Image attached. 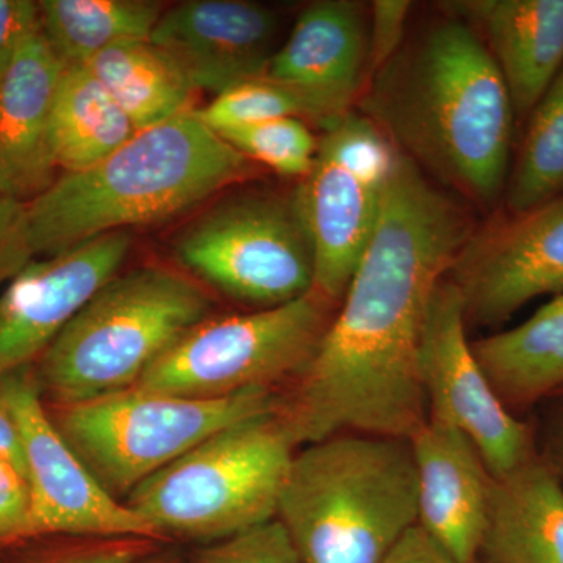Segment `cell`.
<instances>
[{
	"instance_id": "cell-1",
	"label": "cell",
	"mask_w": 563,
	"mask_h": 563,
	"mask_svg": "<svg viewBox=\"0 0 563 563\" xmlns=\"http://www.w3.org/2000/svg\"><path fill=\"white\" fill-rule=\"evenodd\" d=\"M474 232L461 203L399 152L342 307L279 396L295 446L346 432L409 440L424 424L418 354L426 314Z\"/></svg>"
},
{
	"instance_id": "cell-2",
	"label": "cell",
	"mask_w": 563,
	"mask_h": 563,
	"mask_svg": "<svg viewBox=\"0 0 563 563\" xmlns=\"http://www.w3.org/2000/svg\"><path fill=\"white\" fill-rule=\"evenodd\" d=\"M374 76L363 110L393 146L470 201L496 203L509 180L515 111L479 33L446 13Z\"/></svg>"
},
{
	"instance_id": "cell-3",
	"label": "cell",
	"mask_w": 563,
	"mask_h": 563,
	"mask_svg": "<svg viewBox=\"0 0 563 563\" xmlns=\"http://www.w3.org/2000/svg\"><path fill=\"white\" fill-rule=\"evenodd\" d=\"M250 161L196 109L139 131L106 161L63 173L27 203L36 257L58 254L107 233L128 231L187 213L243 179Z\"/></svg>"
},
{
	"instance_id": "cell-4",
	"label": "cell",
	"mask_w": 563,
	"mask_h": 563,
	"mask_svg": "<svg viewBox=\"0 0 563 563\" xmlns=\"http://www.w3.org/2000/svg\"><path fill=\"white\" fill-rule=\"evenodd\" d=\"M277 520L302 563H383L418 525V477L407 439L346 432L295 454Z\"/></svg>"
},
{
	"instance_id": "cell-5",
	"label": "cell",
	"mask_w": 563,
	"mask_h": 563,
	"mask_svg": "<svg viewBox=\"0 0 563 563\" xmlns=\"http://www.w3.org/2000/svg\"><path fill=\"white\" fill-rule=\"evenodd\" d=\"M209 310L202 288L173 269L117 274L32 366L41 398L84 402L135 387Z\"/></svg>"
},
{
	"instance_id": "cell-6",
	"label": "cell",
	"mask_w": 563,
	"mask_h": 563,
	"mask_svg": "<svg viewBox=\"0 0 563 563\" xmlns=\"http://www.w3.org/2000/svg\"><path fill=\"white\" fill-rule=\"evenodd\" d=\"M295 443L276 410L221 429L128 496L168 537L213 543L277 518Z\"/></svg>"
},
{
	"instance_id": "cell-7",
	"label": "cell",
	"mask_w": 563,
	"mask_h": 563,
	"mask_svg": "<svg viewBox=\"0 0 563 563\" xmlns=\"http://www.w3.org/2000/svg\"><path fill=\"white\" fill-rule=\"evenodd\" d=\"M277 404L273 388L196 399L133 387L90 401L44 407L74 453L121 501L213 433L272 412Z\"/></svg>"
},
{
	"instance_id": "cell-8",
	"label": "cell",
	"mask_w": 563,
	"mask_h": 563,
	"mask_svg": "<svg viewBox=\"0 0 563 563\" xmlns=\"http://www.w3.org/2000/svg\"><path fill=\"white\" fill-rule=\"evenodd\" d=\"M333 303L313 290L282 306L207 318L166 351L135 387L214 399L295 379L320 346Z\"/></svg>"
},
{
	"instance_id": "cell-9",
	"label": "cell",
	"mask_w": 563,
	"mask_h": 563,
	"mask_svg": "<svg viewBox=\"0 0 563 563\" xmlns=\"http://www.w3.org/2000/svg\"><path fill=\"white\" fill-rule=\"evenodd\" d=\"M312 172L292 195L312 244L314 291L342 301L368 250L399 151L365 114L325 122Z\"/></svg>"
},
{
	"instance_id": "cell-10",
	"label": "cell",
	"mask_w": 563,
	"mask_h": 563,
	"mask_svg": "<svg viewBox=\"0 0 563 563\" xmlns=\"http://www.w3.org/2000/svg\"><path fill=\"white\" fill-rule=\"evenodd\" d=\"M176 254L207 284L262 309L314 290L312 244L292 196L222 201L181 232Z\"/></svg>"
},
{
	"instance_id": "cell-11",
	"label": "cell",
	"mask_w": 563,
	"mask_h": 563,
	"mask_svg": "<svg viewBox=\"0 0 563 563\" xmlns=\"http://www.w3.org/2000/svg\"><path fill=\"white\" fill-rule=\"evenodd\" d=\"M418 369L428 418L465 433L492 479L532 457L528 428L506 409L466 339L465 307L450 277L440 282L429 303Z\"/></svg>"
},
{
	"instance_id": "cell-12",
	"label": "cell",
	"mask_w": 563,
	"mask_h": 563,
	"mask_svg": "<svg viewBox=\"0 0 563 563\" xmlns=\"http://www.w3.org/2000/svg\"><path fill=\"white\" fill-rule=\"evenodd\" d=\"M20 428L32 493L33 537L150 539L165 543L128 504L102 487L55 428L32 368L0 380Z\"/></svg>"
},
{
	"instance_id": "cell-13",
	"label": "cell",
	"mask_w": 563,
	"mask_h": 563,
	"mask_svg": "<svg viewBox=\"0 0 563 563\" xmlns=\"http://www.w3.org/2000/svg\"><path fill=\"white\" fill-rule=\"evenodd\" d=\"M448 277L461 291L466 324L483 328L533 299L563 295V195L474 232Z\"/></svg>"
},
{
	"instance_id": "cell-14",
	"label": "cell",
	"mask_w": 563,
	"mask_h": 563,
	"mask_svg": "<svg viewBox=\"0 0 563 563\" xmlns=\"http://www.w3.org/2000/svg\"><path fill=\"white\" fill-rule=\"evenodd\" d=\"M132 247L128 231L107 233L29 262L0 290V380L32 368Z\"/></svg>"
},
{
	"instance_id": "cell-15",
	"label": "cell",
	"mask_w": 563,
	"mask_h": 563,
	"mask_svg": "<svg viewBox=\"0 0 563 563\" xmlns=\"http://www.w3.org/2000/svg\"><path fill=\"white\" fill-rule=\"evenodd\" d=\"M279 32L268 7L243 0H188L163 11L151 41L196 91L213 98L266 76Z\"/></svg>"
},
{
	"instance_id": "cell-16",
	"label": "cell",
	"mask_w": 563,
	"mask_h": 563,
	"mask_svg": "<svg viewBox=\"0 0 563 563\" xmlns=\"http://www.w3.org/2000/svg\"><path fill=\"white\" fill-rule=\"evenodd\" d=\"M369 69V18L350 0H321L299 14L266 77L312 106L321 124L347 113Z\"/></svg>"
},
{
	"instance_id": "cell-17",
	"label": "cell",
	"mask_w": 563,
	"mask_h": 563,
	"mask_svg": "<svg viewBox=\"0 0 563 563\" xmlns=\"http://www.w3.org/2000/svg\"><path fill=\"white\" fill-rule=\"evenodd\" d=\"M417 466L418 525L457 563H477L492 477L472 440L428 418L409 439Z\"/></svg>"
},
{
	"instance_id": "cell-18",
	"label": "cell",
	"mask_w": 563,
	"mask_h": 563,
	"mask_svg": "<svg viewBox=\"0 0 563 563\" xmlns=\"http://www.w3.org/2000/svg\"><path fill=\"white\" fill-rule=\"evenodd\" d=\"M63 63L40 33L22 46L0 80V195L29 203L58 174L51 117Z\"/></svg>"
},
{
	"instance_id": "cell-19",
	"label": "cell",
	"mask_w": 563,
	"mask_h": 563,
	"mask_svg": "<svg viewBox=\"0 0 563 563\" xmlns=\"http://www.w3.org/2000/svg\"><path fill=\"white\" fill-rule=\"evenodd\" d=\"M440 9L479 33L515 117H529L563 68V0H461Z\"/></svg>"
},
{
	"instance_id": "cell-20",
	"label": "cell",
	"mask_w": 563,
	"mask_h": 563,
	"mask_svg": "<svg viewBox=\"0 0 563 563\" xmlns=\"http://www.w3.org/2000/svg\"><path fill=\"white\" fill-rule=\"evenodd\" d=\"M481 554L487 563H563V488L543 463L531 457L492 479Z\"/></svg>"
},
{
	"instance_id": "cell-21",
	"label": "cell",
	"mask_w": 563,
	"mask_h": 563,
	"mask_svg": "<svg viewBox=\"0 0 563 563\" xmlns=\"http://www.w3.org/2000/svg\"><path fill=\"white\" fill-rule=\"evenodd\" d=\"M504 404H528L563 388V295L517 328L472 343Z\"/></svg>"
},
{
	"instance_id": "cell-22",
	"label": "cell",
	"mask_w": 563,
	"mask_h": 563,
	"mask_svg": "<svg viewBox=\"0 0 563 563\" xmlns=\"http://www.w3.org/2000/svg\"><path fill=\"white\" fill-rule=\"evenodd\" d=\"M135 133L128 114L87 66L63 70L51 117L58 172H85L106 161Z\"/></svg>"
},
{
	"instance_id": "cell-23",
	"label": "cell",
	"mask_w": 563,
	"mask_h": 563,
	"mask_svg": "<svg viewBox=\"0 0 563 563\" xmlns=\"http://www.w3.org/2000/svg\"><path fill=\"white\" fill-rule=\"evenodd\" d=\"M87 68L98 77L136 132L192 110L195 88L151 40L122 41L96 55Z\"/></svg>"
},
{
	"instance_id": "cell-24",
	"label": "cell",
	"mask_w": 563,
	"mask_h": 563,
	"mask_svg": "<svg viewBox=\"0 0 563 563\" xmlns=\"http://www.w3.org/2000/svg\"><path fill=\"white\" fill-rule=\"evenodd\" d=\"M41 35L65 68L87 66L122 41L150 40L161 20L152 0H41Z\"/></svg>"
},
{
	"instance_id": "cell-25",
	"label": "cell",
	"mask_w": 563,
	"mask_h": 563,
	"mask_svg": "<svg viewBox=\"0 0 563 563\" xmlns=\"http://www.w3.org/2000/svg\"><path fill=\"white\" fill-rule=\"evenodd\" d=\"M528 118V131L504 191L510 214L525 213L563 195V68Z\"/></svg>"
},
{
	"instance_id": "cell-26",
	"label": "cell",
	"mask_w": 563,
	"mask_h": 563,
	"mask_svg": "<svg viewBox=\"0 0 563 563\" xmlns=\"http://www.w3.org/2000/svg\"><path fill=\"white\" fill-rule=\"evenodd\" d=\"M196 114L217 133L277 118L317 120L312 106L299 92L266 76L222 92L209 106L196 109Z\"/></svg>"
},
{
	"instance_id": "cell-27",
	"label": "cell",
	"mask_w": 563,
	"mask_h": 563,
	"mask_svg": "<svg viewBox=\"0 0 563 563\" xmlns=\"http://www.w3.org/2000/svg\"><path fill=\"white\" fill-rule=\"evenodd\" d=\"M247 161L302 180L312 172L318 140L301 118H277L218 133Z\"/></svg>"
},
{
	"instance_id": "cell-28",
	"label": "cell",
	"mask_w": 563,
	"mask_h": 563,
	"mask_svg": "<svg viewBox=\"0 0 563 563\" xmlns=\"http://www.w3.org/2000/svg\"><path fill=\"white\" fill-rule=\"evenodd\" d=\"M163 542L41 536L0 548V563H133Z\"/></svg>"
},
{
	"instance_id": "cell-29",
	"label": "cell",
	"mask_w": 563,
	"mask_h": 563,
	"mask_svg": "<svg viewBox=\"0 0 563 563\" xmlns=\"http://www.w3.org/2000/svg\"><path fill=\"white\" fill-rule=\"evenodd\" d=\"M191 563H302L277 518L207 544Z\"/></svg>"
},
{
	"instance_id": "cell-30",
	"label": "cell",
	"mask_w": 563,
	"mask_h": 563,
	"mask_svg": "<svg viewBox=\"0 0 563 563\" xmlns=\"http://www.w3.org/2000/svg\"><path fill=\"white\" fill-rule=\"evenodd\" d=\"M33 537L32 493L27 474L0 459V548Z\"/></svg>"
},
{
	"instance_id": "cell-31",
	"label": "cell",
	"mask_w": 563,
	"mask_h": 563,
	"mask_svg": "<svg viewBox=\"0 0 563 563\" xmlns=\"http://www.w3.org/2000/svg\"><path fill=\"white\" fill-rule=\"evenodd\" d=\"M33 258L27 203L0 195V290Z\"/></svg>"
},
{
	"instance_id": "cell-32",
	"label": "cell",
	"mask_w": 563,
	"mask_h": 563,
	"mask_svg": "<svg viewBox=\"0 0 563 563\" xmlns=\"http://www.w3.org/2000/svg\"><path fill=\"white\" fill-rule=\"evenodd\" d=\"M412 3L377 0L369 18V69L383 68L402 46L404 31Z\"/></svg>"
},
{
	"instance_id": "cell-33",
	"label": "cell",
	"mask_w": 563,
	"mask_h": 563,
	"mask_svg": "<svg viewBox=\"0 0 563 563\" xmlns=\"http://www.w3.org/2000/svg\"><path fill=\"white\" fill-rule=\"evenodd\" d=\"M40 32L38 2L0 0V80L22 46Z\"/></svg>"
},
{
	"instance_id": "cell-34",
	"label": "cell",
	"mask_w": 563,
	"mask_h": 563,
	"mask_svg": "<svg viewBox=\"0 0 563 563\" xmlns=\"http://www.w3.org/2000/svg\"><path fill=\"white\" fill-rule=\"evenodd\" d=\"M383 563H457L420 525L409 529Z\"/></svg>"
},
{
	"instance_id": "cell-35",
	"label": "cell",
	"mask_w": 563,
	"mask_h": 563,
	"mask_svg": "<svg viewBox=\"0 0 563 563\" xmlns=\"http://www.w3.org/2000/svg\"><path fill=\"white\" fill-rule=\"evenodd\" d=\"M0 459L14 463L25 472L20 428L2 393H0Z\"/></svg>"
},
{
	"instance_id": "cell-36",
	"label": "cell",
	"mask_w": 563,
	"mask_h": 563,
	"mask_svg": "<svg viewBox=\"0 0 563 563\" xmlns=\"http://www.w3.org/2000/svg\"><path fill=\"white\" fill-rule=\"evenodd\" d=\"M133 563H191L188 562L187 559L184 558L177 551H174L173 548H166L161 544V547L155 548L154 551L143 555L139 561Z\"/></svg>"
},
{
	"instance_id": "cell-37",
	"label": "cell",
	"mask_w": 563,
	"mask_h": 563,
	"mask_svg": "<svg viewBox=\"0 0 563 563\" xmlns=\"http://www.w3.org/2000/svg\"><path fill=\"white\" fill-rule=\"evenodd\" d=\"M559 444H561V451L563 453V422L561 426V431H559Z\"/></svg>"
}]
</instances>
